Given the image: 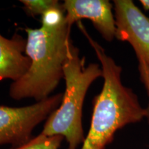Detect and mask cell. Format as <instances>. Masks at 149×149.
<instances>
[{"label":"cell","mask_w":149,"mask_h":149,"mask_svg":"<svg viewBox=\"0 0 149 149\" xmlns=\"http://www.w3.org/2000/svg\"><path fill=\"white\" fill-rule=\"evenodd\" d=\"M115 38L132 46L141 81L149 79V17L131 0H114Z\"/></svg>","instance_id":"obj_5"},{"label":"cell","mask_w":149,"mask_h":149,"mask_svg":"<svg viewBox=\"0 0 149 149\" xmlns=\"http://www.w3.org/2000/svg\"><path fill=\"white\" fill-rule=\"evenodd\" d=\"M23 8L30 16H42L49 9L61 5L57 0H20Z\"/></svg>","instance_id":"obj_10"},{"label":"cell","mask_w":149,"mask_h":149,"mask_svg":"<svg viewBox=\"0 0 149 149\" xmlns=\"http://www.w3.org/2000/svg\"><path fill=\"white\" fill-rule=\"evenodd\" d=\"M64 139L62 136H47L40 133L26 144L10 149H59Z\"/></svg>","instance_id":"obj_8"},{"label":"cell","mask_w":149,"mask_h":149,"mask_svg":"<svg viewBox=\"0 0 149 149\" xmlns=\"http://www.w3.org/2000/svg\"><path fill=\"white\" fill-rule=\"evenodd\" d=\"M142 83L144 84V86L146 89L147 93H148V97H149V79L146 80V81H143ZM146 118H147V120H148V122H149V102H148V107L146 108Z\"/></svg>","instance_id":"obj_11"},{"label":"cell","mask_w":149,"mask_h":149,"mask_svg":"<svg viewBox=\"0 0 149 149\" xmlns=\"http://www.w3.org/2000/svg\"><path fill=\"white\" fill-rule=\"evenodd\" d=\"M70 31L67 22L55 31L42 27L25 29V55L31 60V66L23 77L10 84L11 98H33L40 102L49 97L64 79V66L72 42Z\"/></svg>","instance_id":"obj_2"},{"label":"cell","mask_w":149,"mask_h":149,"mask_svg":"<svg viewBox=\"0 0 149 149\" xmlns=\"http://www.w3.org/2000/svg\"><path fill=\"white\" fill-rule=\"evenodd\" d=\"M102 77L100 64L86 66L84 57H80L79 48L70 44L64 66L66 88L60 106L48 117L42 131L47 136L59 135L66 139L68 149H77L85 140L82 124V110L89 87Z\"/></svg>","instance_id":"obj_3"},{"label":"cell","mask_w":149,"mask_h":149,"mask_svg":"<svg viewBox=\"0 0 149 149\" xmlns=\"http://www.w3.org/2000/svg\"><path fill=\"white\" fill-rule=\"evenodd\" d=\"M26 46V40L17 33L10 39L0 34V81H17L28 71L31 60L25 55Z\"/></svg>","instance_id":"obj_7"},{"label":"cell","mask_w":149,"mask_h":149,"mask_svg":"<svg viewBox=\"0 0 149 149\" xmlns=\"http://www.w3.org/2000/svg\"><path fill=\"white\" fill-rule=\"evenodd\" d=\"M139 2H140L144 10H149V0H140Z\"/></svg>","instance_id":"obj_12"},{"label":"cell","mask_w":149,"mask_h":149,"mask_svg":"<svg viewBox=\"0 0 149 149\" xmlns=\"http://www.w3.org/2000/svg\"><path fill=\"white\" fill-rule=\"evenodd\" d=\"M77 24L95 53L104 79L101 92L93 99L90 128L81 149H105L117 130L146 118V109L134 91L122 83V67L89 35L81 22Z\"/></svg>","instance_id":"obj_1"},{"label":"cell","mask_w":149,"mask_h":149,"mask_svg":"<svg viewBox=\"0 0 149 149\" xmlns=\"http://www.w3.org/2000/svg\"><path fill=\"white\" fill-rule=\"evenodd\" d=\"M41 22V27L46 31H55L62 27L66 23V14L62 3L49 9L43 14Z\"/></svg>","instance_id":"obj_9"},{"label":"cell","mask_w":149,"mask_h":149,"mask_svg":"<svg viewBox=\"0 0 149 149\" xmlns=\"http://www.w3.org/2000/svg\"><path fill=\"white\" fill-rule=\"evenodd\" d=\"M63 94L59 93L23 107L0 105V146H21L33 138V130L60 106Z\"/></svg>","instance_id":"obj_4"},{"label":"cell","mask_w":149,"mask_h":149,"mask_svg":"<svg viewBox=\"0 0 149 149\" xmlns=\"http://www.w3.org/2000/svg\"><path fill=\"white\" fill-rule=\"evenodd\" d=\"M67 24L72 27L81 19H88L102 37L111 42L115 38L116 26L113 3L108 0H65L62 3Z\"/></svg>","instance_id":"obj_6"}]
</instances>
